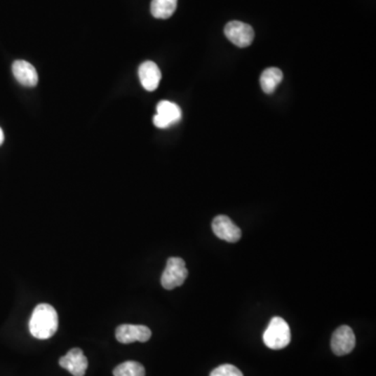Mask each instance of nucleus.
<instances>
[{"instance_id":"423d86ee","label":"nucleus","mask_w":376,"mask_h":376,"mask_svg":"<svg viewBox=\"0 0 376 376\" xmlns=\"http://www.w3.org/2000/svg\"><path fill=\"white\" fill-rule=\"evenodd\" d=\"M356 335L347 325L341 326L333 333L331 337V349L335 356H346L356 347Z\"/></svg>"},{"instance_id":"0eeeda50","label":"nucleus","mask_w":376,"mask_h":376,"mask_svg":"<svg viewBox=\"0 0 376 376\" xmlns=\"http://www.w3.org/2000/svg\"><path fill=\"white\" fill-rule=\"evenodd\" d=\"M59 364L74 376H84L88 368V360L80 348L69 350L60 358Z\"/></svg>"},{"instance_id":"4468645a","label":"nucleus","mask_w":376,"mask_h":376,"mask_svg":"<svg viewBox=\"0 0 376 376\" xmlns=\"http://www.w3.org/2000/svg\"><path fill=\"white\" fill-rule=\"evenodd\" d=\"M114 376H145V369L140 363L135 361H127L115 367L113 370Z\"/></svg>"},{"instance_id":"6e6552de","label":"nucleus","mask_w":376,"mask_h":376,"mask_svg":"<svg viewBox=\"0 0 376 376\" xmlns=\"http://www.w3.org/2000/svg\"><path fill=\"white\" fill-rule=\"evenodd\" d=\"M117 341L121 344H131L134 342L149 341L152 337L151 329L145 325H133V324H123L115 331Z\"/></svg>"},{"instance_id":"f8f14e48","label":"nucleus","mask_w":376,"mask_h":376,"mask_svg":"<svg viewBox=\"0 0 376 376\" xmlns=\"http://www.w3.org/2000/svg\"><path fill=\"white\" fill-rule=\"evenodd\" d=\"M282 79L283 74L279 68H267L260 76V86L264 93H273L282 82Z\"/></svg>"},{"instance_id":"1a4fd4ad","label":"nucleus","mask_w":376,"mask_h":376,"mask_svg":"<svg viewBox=\"0 0 376 376\" xmlns=\"http://www.w3.org/2000/svg\"><path fill=\"white\" fill-rule=\"evenodd\" d=\"M213 234L228 243H236L241 239V230L235 225L230 217L217 215L213 222Z\"/></svg>"},{"instance_id":"9d476101","label":"nucleus","mask_w":376,"mask_h":376,"mask_svg":"<svg viewBox=\"0 0 376 376\" xmlns=\"http://www.w3.org/2000/svg\"><path fill=\"white\" fill-rule=\"evenodd\" d=\"M138 76L143 88L147 91H155L161 81V72L157 64L147 61L141 64L138 69Z\"/></svg>"},{"instance_id":"f257e3e1","label":"nucleus","mask_w":376,"mask_h":376,"mask_svg":"<svg viewBox=\"0 0 376 376\" xmlns=\"http://www.w3.org/2000/svg\"><path fill=\"white\" fill-rule=\"evenodd\" d=\"M59 326L57 311L47 303L37 305L32 314L29 328L36 339L46 340L53 337Z\"/></svg>"},{"instance_id":"dca6fc26","label":"nucleus","mask_w":376,"mask_h":376,"mask_svg":"<svg viewBox=\"0 0 376 376\" xmlns=\"http://www.w3.org/2000/svg\"><path fill=\"white\" fill-rule=\"evenodd\" d=\"M4 132H2L1 128H0V145H1L2 143H4Z\"/></svg>"},{"instance_id":"2eb2a0df","label":"nucleus","mask_w":376,"mask_h":376,"mask_svg":"<svg viewBox=\"0 0 376 376\" xmlns=\"http://www.w3.org/2000/svg\"><path fill=\"white\" fill-rule=\"evenodd\" d=\"M209 376H243L241 371L234 365L225 364L211 371Z\"/></svg>"},{"instance_id":"9b49d317","label":"nucleus","mask_w":376,"mask_h":376,"mask_svg":"<svg viewBox=\"0 0 376 376\" xmlns=\"http://www.w3.org/2000/svg\"><path fill=\"white\" fill-rule=\"evenodd\" d=\"M15 79L25 87H35L38 84V74L33 65L29 62L18 60L12 66Z\"/></svg>"},{"instance_id":"ddd939ff","label":"nucleus","mask_w":376,"mask_h":376,"mask_svg":"<svg viewBox=\"0 0 376 376\" xmlns=\"http://www.w3.org/2000/svg\"><path fill=\"white\" fill-rule=\"evenodd\" d=\"M178 0H152L151 13L155 18L168 19L173 16Z\"/></svg>"},{"instance_id":"20e7f679","label":"nucleus","mask_w":376,"mask_h":376,"mask_svg":"<svg viewBox=\"0 0 376 376\" xmlns=\"http://www.w3.org/2000/svg\"><path fill=\"white\" fill-rule=\"evenodd\" d=\"M224 32L227 39L241 48L251 46L255 36L251 25L241 21H231L227 23Z\"/></svg>"},{"instance_id":"39448f33","label":"nucleus","mask_w":376,"mask_h":376,"mask_svg":"<svg viewBox=\"0 0 376 376\" xmlns=\"http://www.w3.org/2000/svg\"><path fill=\"white\" fill-rule=\"evenodd\" d=\"M182 117L180 107L168 100H162L157 105V114L154 116V125L159 129H166L179 123Z\"/></svg>"},{"instance_id":"f03ea898","label":"nucleus","mask_w":376,"mask_h":376,"mask_svg":"<svg viewBox=\"0 0 376 376\" xmlns=\"http://www.w3.org/2000/svg\"><path fill=\"white\" fill-rule=\"evenodd\" d=\"M264 345L273 350L283 349L290 342V329L286 320L274 317L264 330Z\"/></svg>"},{"instance_id":"7ed1b4c3","label":"nucleus","mask_w":376,"mask_h":376,"mask_svg":"<svg viewBox=\"0 0 376 376\" xmlns=\"http://www.w3.org/2000/svg\"><path fill=\"white\" fill-rule=\"evenodd\" d=\"M188 271L184 260L180 257L168 258L166 270L162 273L161 284L166 290H174L187 281Z\"/></svg>"}]
</instances>
